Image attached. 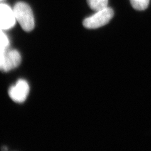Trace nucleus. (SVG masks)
Listing matches in <instances>:
<instances>
[{"label": "nucleus", "instance_id": "0eeeda50", "mask_svg": "<svg viewBox=\"0 0 151 151\" xmlns=\"http://www.w3.org/2000/svg\"><path fill=\"white\" fill-rule=\"evenodd\" d=\"M132 7L137 10H144L149 6L150 0H130Z\"/></svg>", "mask_w": 151, "mask_h": 151}, {"label": "nucleus", "instance_id": "6e6552de", "mask_svg": "<svg viewBox=\"0 0 151 151\" xmlns=\"http://www.w3.org/2000/svg\"><path fill=\"white\" fill-rule=\"evenodd\" d=\"M9 39L3 30L0 29V52L8 49Z\"/></svg>", "mask_w": 151, "mask_h": 151}, {"label": "nucleus", "instance_id": "20e7f679", "mask_svg": "<svg viewBox=\"0 0 151 151\" xmlns=\"http://www.w3.org/2000/svg\"><path fill=\"white\" fill-rule=\"evenodd\" d=\"M29 91V85L25 80L19 79L15 84L9 88L8 93L13 101L17 103H22L25 101Z\"/></svg>", "mask_w": 151, "mask_h": 151}, {"label": "nucleus", "instance_id": "7ed1b4c3", "mask_svg": "<svg viewBox=\"0 0 151 151\" xmlns=\"http://www.w3.org/2000/svg\"><path fill=\"white\" fill-rule=\"evenodd\" d=\"M22 60L21 55L17 50L8 49L0 52V70L9 71L17 68Z\"/></svg>", "mask_w": 151, "mask_h": 151}, {"label": "nucleus", "instance_id": "39448f33", "mask_svg": "<svg viewBox=\"0 0 151 151\" xmlns=\"http://www.w3.org/2000/svg\"><path fill=\"white\" fill-rule=\"evenodd\" d=\"M16 22L13 9L6 4H0V29H10L15 25Z\"/></svg>", "mask_w": 151, "mask_h": 151}, {"label": "nucleus", "instance_id": "1a4fd4ad", "mask_svg": "<svg viewBox=\"0 0 151 151\" xmlns=\"http://www.w3.org/2000/svg\"><path fill=\"white\" fill-rule=\"evenodd\" d=\"M0 1H1V0H0Z\"/></svg>", "mask_w": 151, "mask_h": 151}, {"label": "nucleus", "instance_id": "423d86ee", "mask_svg": "<svg viewBox=\"0 0 151 151\" xmlns=\"http://www.w3.org/2000/svg\"><path fill=\"white\" fill-rule=\"evenodd\" d=\"M87 3L89 8L97 12L108 7V0H87Z\"/></svg>", "mask_w": 151, "mask_h": 151}, {"label": "nucleus", "instance_id": "f03ea898", "mask_svg": "<svg viewBox=\"0 0 151 151\" xmlns=\"http://www.w3.org/2000/svg\"><path fill=\"white\" fill-rule=\"evenodd\" d=\"M114 15L113 10L109 7H106L101 10L97 11L92 16L85 18L83 26L89 29H94L106 25Z\"/></svg>", "mask_w": 151, "mask_h": 151}, {"label": "nucleus", "instance_id": "f257e3e1", "mask_svg": "<svg viewBox=\"0 0 151 151\" xmlns=\"http://www.w3.org/2000/svg\"><path fill=\"white\" fill-rule=\"evenodd\" d=\"M16 20L23 30L30 32L34 28L35 20L34 13L28 4L24 2H18L13 8Z\"/></svg>", "mask_w": 151, "mask_h": 151}]
</instances>
